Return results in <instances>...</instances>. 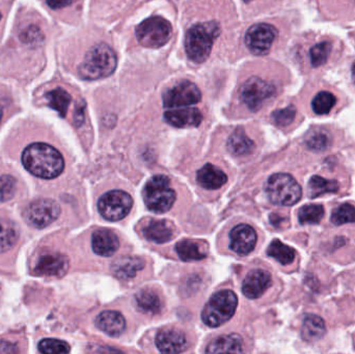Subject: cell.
<instances>
[{
    "label": "cell",
    "mask_w": 355,
    "mask_h": 354,
    "mask_svg": "<svg viewBox=\"0 0 355 354\" xmlns=\"http://www.w3.org/2000/svg\"><path fill=\"white\" fill-rule=\"evenodd\" d=\"M237 305L238 299L233 291H219L211 297L202 310V322L210 328L223 326L233 317Z\"/></svg>",
    "instance_id": "5b68a950"
},
{
    "label": "cell",
    "mask_w": 355,
    "mask_h": 354,
    "mask_svg": "<svg viewBox=\"0 0 355 354\" xmlns=\"http://www.w3.org/2000/svg\"><path fill=\"white\" fill-rule=\"evenodd\" d=\"M16 179L10 175L0 177V202H8L16 193Z\"/></svg>",
    "instance_id": "74e56055"
},
{
    "label": "cell",
    "mask_w": 355,
    "mask_h": 354,
    "mask_svg": "<svg viewBox=\"0 0 355 354\" xmlns=\"http://www.w3.org/2000/svg\"><path fill=\"white\" fill-rule=\"evenodd\" d=\"M156 346L164 353H180L187 348V340L183 333L171 328L162 330L157 335Z\"/></svg>",
    "instance_id": "2e32d148"
},
{
    "label": "cell",
    "mask_w": 355,
    "mask_h": 354,
    "mask_svg": "<svg viewBox=\"0 0 355 354\" xmlns=\"http://www.w3.org/2000/svg\"><path fill=\"white\" fill-rule=\"evenodd\" d=\"M96 326L108 336L119 337L124 333L126 321L119 312L105 311L96 318Z\"/></svg>",
    "instance_id": "d6986e66"
},
{
    "label": "cell",
    "mask_w": 355,
    "mask_h": 354,
    "mask_svg": "<svg viewBox=\"0 0 355 354\" xmlns=\"http://www.w3.org/2000/svg\"><path fill=\"white\" fill-rule=\"evenodd\" d=\"M73 0H46L48 6L53 10H60L72 3Z\"/></svg>",
    "instance_id": "60d3db41"
},
{
    "label": "cell",
    "mask_w": 355,
    "mask_h": 354,
    "mask_svg": "<svg viewBox=\"0 0 355 354\" xmlns=\"http://www.w3.org/2000/svg\"><path fill=\"white\" fill-rule=\"evenodd\" d=\"M336 103H337V98L334 94L329 91H320L313 99L312 108L315 114L323 116V114H329L335 107Z\"/></svg>",
    "instance_id": "836d02e7"
},
{
    "label": "cell",
    "mask_w": 355,
    "mask_h": 354,
    "mask_svg": "<svg viewBox=\"0 0 355 354\" xmlns=\"http://www.w3.org/2000/svg\"><path fill=\"white\" fill-rule=\"evenodd\" d=\"M296 116V109L293 106H288L283 109L275 110L272 114V121L279 127L289 126Z\"/></svg>",
    "instance_id": "f35d334b"
},
{
    "label": "cell",
    "mask_w": 355,
    "mask_h": 354,
    "mask_svg": "<svg viewBox=\"0 0 355 354\" xmlns=\"http://www.w3.org/2000/svg\"><path fill=\"white\" fill-rule=\"evenodd\" d=\"M42 33L37 27H31L27 29L25 33H23L22 39L28 43H35V42H40L42 39Z\"/></svg>",
    "instance_id": "ab89813d"
},
{
    "label": "cell",
    "mask_w": 355,
    "mask_h": 354,
    "mask_svg": "<svg viewBox=\"0 0 355 354\" xmlns=\"http://www.w3.org/2000/svg\"><path fill=\"white\" fill-rule=\"evenodd\" d=\"M331 50H333V47L329 42H320V43L316 44L310 50L311 64L315 68L324 64L331 55Z\"/></svg>",
    "instance_id": "d590c367"
},
{
    "label": "cell",
    "mask_w": 355,
    "mask_h": 354,
    "mask_svg": "<svg viewBox=\"0 0 355 354\" xmlns=\"http://www.w3.org/2000/svg\"><path fill=\"white\" fill-rule=\"evenodd\" d=\"M116 68L114 50L104 43L93 46L79 66V76L85 80H97L110 76Z\"/></svg>",
    "instance_id": "7a4b0ae2"
},
{
    "label": "cell",
    "mask_w": 355,
    "mask_h": 354,
    "mask_svg": "<svg viewBox=\"0 0 355 354\" xmlns=\"http://www.w3.org/2000/svg\"><path fill=\"white\" fill-rule=\"evenodd\" d=\"M309 195L311 197H318L327 193H335L339 191V183L335 180L323 178V177L313 176L309 181Z\"/></svg>",
    "instance_id": "83f0119b"
},
{
    "label": "cell",
    "mask_w": 355,
    "mask_h": 354,
    "mask_svg": "<svg viewBox=\"0 0 355 354\" xmlns=\"http://www.w3.org/2000/svg\"><path fill=\"white\" fill-rule=\"evenodd\" d=\"M132 206V197L123 191H108L98 202L100 214L110 222H118L126 218Z\"/></svg>",
    "instance_id": "ba28073f"
},
{
    "label": "cell",
    "mask_w": 355,
    "mask_h": 354,
    "mask_svg": "<svg viewBox=\"0 0 355 354\" xmlns=\"http://www.w3.org/2000/svg\"><path fill=\"white\" fill-rule=\"evenodd\" d=\"M17 351H18V349L14 344H10L8 342H3L0 344V353H14Z\"/></svg>",
    "instance_id": "b9f144b4"
},
{
    "label": "cell",
    "mask_w": 355,
    "mask_h": 354,
    "mask_svg": "<svg viewBox=\"0 0 355 354\" xmlns=\"http://www.w3.org/2000/svg\"><path fill=\"white\" fill-rule=\"evenodd\" d=\"M22 163L31 174L42 179L56 178L64 168L62 154L44 143H31L26 147L22 154Z\"/></svg>",
    "instance_id": "6da1fadb"
},
{
    "label": "cell",
    "mask_w": 355,
    "mask_h": 354,
    "mask_svg": "<svg viewBox=\"0 0 355 354\" xmlns=\"http://www.w3.org/2000/svg\"><path fill=\"white\" fill-rule=\"evenodd\" d=\"M277 35V30L272 25L266 23L254 24L246 33V46L252 53L265 55L271 49Z\"/></svg>",
    "instance_id": "8fae6325"
},
{
    "label": "cell",
    "mask_w": 355,
    "mask_h": 354,
    "mask_svg": "<svg viewBox=\"0 0 355 354\" xmlns=\"http://www.w3.org/2000/svg\"><path fill=\"white\" fill-rule=\"evenodd\" d=\"M327 328H325L324 321L319 316L310 315L306 316L304 324H302V338L308 342H315L320 340L325 336Z\"/></svg>",
    "instance_id": "d4e9b609"
},
{
    "label": "cell",
    "mask_w": 355,
    "mask_h": 354,
    "mask_svg": "<svg viewBox=\"0 0 355 354\" xmlns=\"http://www.w3.org/2000/svg\"><path fill=\"white\" fill-rule=\"evenodd\" d=\"M202 99L200 89L190 81H182L164 93V104L166 107L176 108L193 105Z\"/></svg>",
    "instance_id": "7c38bea8"
},
{
    "label": "cell",
    "mask_w": 355,
    "mask_h": 354,
    "mask_svg": "<svg viewBox=\"0 0 355 354\" xmlns=\"http://www.w3.org/2000/svg\"><path fill=\"white\" fill-rule=\"evenodd\" d=\"M176 251L180 259L185 262L200 261L206 258L202 247L196 241L185 239L176 245Z\"/></svg>",
    "instance_id": "4316f807"
},
{
    "label": "cell",
    "mask_w": 355,
    "mask_h": 354,
    "mask_svg": "<svg viewBox=\"0 0 355 354\" xmlns=\"http://www.w3.org/2000/svg\"><path fill=\"white\" fill-rule=\"evenodd\" d=\"M164 118L168 124L178 128L198 127L202 120V114L198 108H180L168 110L164 114Z\"/></svg>",
    "instance_id": "ac0fdd59"
},
{
    "label": "cell",
    "mask_w": 355,
    "mask_h": 354,
    "mask_svg": "<svg viewBox=\"0 0 355 354\" xmlns=\"http://www.w3.org/2000/svg\"><path fill=\"white\" fill-rule=\"evenodd\" d=\"M1 118H2V109H1V107H0V121H1Z\"/></svg>",
    "instance_id": "ee69618b"
},
{
    "label": "cell",
    "mask_w": 355,
    "mask_h": 354,
    "mask_svg": "<svg viewBox=\"0 0 355 354\" xmlns=\"http://www.w3.org/2000/svg\"><path fill=\"white\" fill-rule=\"evenodd\" d=\"M352 78H354V82H355V62L354 64H352Z\"/></svg>",
    "instance_id": "7bdbcfd3"
},
{
    "label": "cell",
    "mask_w": 355,
    "mask_h": 354,
    "mask_svg": "<svg viewBox=\"0 0 355 354\" xmlns=\"http://www.w3.org/2000/svg\"><path fill=\"white\" fill-rule=\"evenodd\" d=\"M271 284L272 280L269 272L261 269L252 270L244 278L242 292L248 299H257L266 292Z\"/></svg>",
    "instance_id": "5bb4252c"
},
{
    "label": "cell",
    "mask_w": 355,
    "mask_h": 354,
    "mask_svg": "<svg viewBox=\"0 0 355 354\" xmlns=\"http://www.w3.org/2000/svg\"><path fill=\"white\" fill-rule=\"evenodd\" d=\"M135 33L141 45L148 48H159L170 41L173 28L166 19L151 17L137 26Z\"/></svg>",
    "instance_id": "52a82bcc"
},
{
    "label": "cell",
    "mask_w": 355,
    "mask_h": 354,
    "mask_svg": "<svg viewBox=\"0 0 355 354\" xmlns=\"http://www.w3.org/2000/svg\"><path fill=\"white\" fill-rule=\"evenodd\" d=\"M144 236L152 242L166 243L174 236V229L168 220H150L143 229Z\"/></svg>",
    "instance_id": "ffe728a7"
},
{
    "label": "cell",
    "mask_w": 355,
    "mask_h": 354,
    "mask_svg": "<svg viewBox=\"0 0 355 354\" xmlns=\"http://www.w3.org/2000/svg\"><path fill=\"white\" fill-rule=\"evenodd\" d=\"M60 214V205L55 201L40 199L27 206L24 211V218L31 226L43 229L55 222Z\"/></svg>",
    "instance_id": "9c48e42d"
},
{
    "label": "cell",
    "mask_w": 355,
    "mask_h": 354,
    "mask_svg": "<svg viewBox=\"0 0 355 354\" xmlns=\"http://www.w3.org/2000/svg\"><path fill=\"white\" fill-rule=\"evenodd\" d=\"M324 216V208L319 204L304 206L298 211V220L302 224H317Z\"/></svg>",
    "instance_id": "1f68e13d"
},
{
    "label": "cell",
    "mask_w": 355,
    "mask_h": 354,
    "mask_svg": "<svg viewBox=\"0 0 355 354\" xmlns=\"http://www.w3.org/2000/svg\"><path fill=\"white\" fill-rule=\"evenodd\" d=\"M227 148L234 155H250L254 150V143L246 135L243 129L238 128L230 136Z\"/></svg>",
    "instance_id": "cb8c5ba5"
},
{
    "label": "cell",
    "mask_w": 355,
    "mask_h": 354,
    "mask_svg": "<svg viewBox=\"0 0 355 354\" xmlns=\"http://www.w3.org/2000/svg\"><path fill=\"white\" fill-rule=\"evenodd\" d=\"M46 98H47L48 104H49L50 107L58 112L62 118H64L67 112H68L71 100H72L70 94L64 91V89L58 87V89H53V91H50L49 93L46 94Z\"/></svg>",
    "instance_id": "f546056e"
},
{
    "label": "cell",
    "mask_w": 355,
    "mask_h": 354,
    "mask_svg": "<svg viewBox=\"0 0 355 354\" xmlns=\"http://www.w3.org/2000/svg\"><path fill=\"white\" fill-rule=\"evenodd\" d=\"M269 257L277 260L283 265H289L293 263L296 258V251L292 247H288L279 240H273L267 249Z\"/></svg>",
    "instance_id": "4dcf8cb0"
},
{
    "label": "cell",
    "mask_w": 355,
    "mask_h": 354,
    "mask_svg": "<svg viewBox=\"0 0 355 354\" xmlns=\"http://www.w3.org/2000/svg\"><path fill=\"white\" fill-rule=\"evenodd\" d=\"M92 247L97 255L112 257L120 247V241L114 232L107 229H101L94 232Z\"/></svg>",
    "instance_id": "e0dca14e"
},
{
    "label": "cell",
    "mask_w": 355,
    "mask_h": 354,
    "mask_svg": "<svg viewBox=\"0 0 355 354\" xmlns=\"http://www.w3.org/2000/svg\"><path fill=\"white\" fill-rule=\"evenodd\" d=\"M18 229L14 222L0 220V254L12 249L18 241Z\"/></svg>",
    "instance_id": "f1b7e54d"
},
{
    "label": "cell",
    "mask_w": 355,
    "mask_h": 354,
    "mask_svg": "<svg viewBox=\"0 0 355 354\" xmlns=\"http://www.w3.org/2000/svg\"><path fill=\"white\" fill-rule=\"evenodd\" d=\"M39 351L44 354H62L70 353L68 343L58 339H45L39 344Z\"/></svg>",
    "instance_id": "8d00e7d4"
},
{
    "label": "cell",
    "mask_w": 355,
    "mask_h": 354,
    "mask_svg": "<svg viewBox=\"0 0 355 354\" xmlns=\"http://www.w3.org/2000/svg\"><path fill=\"white\" fill-rule=\"evenodd\" d=\"M256 243V231L248 224H239L230 233V247L239 255L252 253Z\"/></svg>",
    "instance_id": "4fadbf2b"
},
{
    "label": "cell",
    "mask_w": 355,
    "mask_h": 354,
    "mask_svg": "<svg viewBox=\"0 0 355 354\" xmlns=\"http://www.w3.org/2000/svg\"><path fill=\"white\" fill-rule=\"evenodd\" d=\"M137 308L144 313L157 314L162 311V301L155 291L144 289L135 295Z\"/></svg>",
    "instance_id": "484cf974"
},
{
    "label": "cell",
    "mask_w": 355,
    "mask_h": 354,
    "mask_svg": "<svg viewBox=\"0 0 355 354\" xmlns=\"http://www.w3.org/2000/svg\"><path fill=\"white\" fill-rule=\"evenodd\" d=\"M144 201L154 213L170 211L176 202V193L171 186L170 179L162 175L150 179L144 188Z\"/></svg>",
    "instance_id": "277c9868"
},
{
    "label": "cell",
    "mask_w": 355,
    "mask_h": 354,
    "mask_svg": "<svg viewBox=\"0 0 355 354\" xmlns=\"http://www.w3.org/2000/svg\"><path fill=\"white\" fill-rule=\"evenodd\" d=\"M0 18H1V14H0Z\"/></svg>",
    "instance_id": "bcb514c9"
},
{
    "label": "cell",
    "mask_w": 355,
    "mask_h": 354,
    "mask_svg": "<svg viewBox=\"0 0 355 354\" xmlns=\"http://www.w3.org/2000/svg\"><path fill=\"white\" fill-rule=\"evenodd\" d=\"M69 268V260L62 254H48L42 256L35 267L40 276L62 278Z\"/></svg>",
    "instance_id": "9a60e30c"
},
{
    "label": "cell",
    "mask_w": 355,
    "mask_h": 354,
    "mask_svg": "<svg viewBox=\"0 0 355 354\" xmlns=\"http://www.w3.org/2000/svg\"><path fill=\"white\" fill-rule=\"evenodd\" d=\"M244 1L248 2L250 1V0H244Z\"/></svg>",
    "instance_id": "f6af8a7d"
},
{
    "label": "cell",
    "mask_w": 355,
    "mask_h": 354,
    "mask_svg": "<svg viewBox=\"0 0 355 354\" xmlns=\"http://www.w3.org/2000/svg\"><path fill=\"white\" fill-rule=\"evenodd\" d=\"M196 179H198V184L200 186L204 187L205 189H210V191L220 188L227 181V175L220 168L211 163L205 164L198 170Z\"/></svg>",
    "instance_id": "44dd1931"
},
{
    "label": "cell",
    "mask_w": 355,
    "mask_h": 354,
    "mask_svg": "<svg viewBox=\"0 0 355 354\" xmlns=\"http://www.w3.org/2000/svg\"><path fill=\"white\" fill-rule=\"evenodd\" d=\"M243 351L242 340L238 335L221 336L213 340L207 348V353H240Z\"/></svg>",
    "instance_id": "603a6c76"
},
{
    "label": "cell",
    "mask_w": 355,
    "mask_h": 354,
    "mask_svg": "<svg viewBox=\"0 0 355 354\" xmlns=\"http://www.w3.org/2000/svg\"><path fill=\"white\" fill-rule=\"evenodd\" d=\"M266 193L275 205L292 206L302 199V187L288 174H275L266 183Z\"/></svg>",
    "instance_id": "8992f818"
},
{
    "label": "cell",
    "mask_w": 355,
    "mask_h": 354,
    "mask_svg": "<svg viewBox=\"0 0 355 354\" xmlns=\"http://www.w3.org/2000/svg\"><path fill=\"white\" fill-rule=\"evenodd\" d=\"M306 143V147L312 151L322 152L331 147V139L327 131L316 129L309 133Z\"/></svg>",
    "instance_id": "d6a6232c"
},
{
    "label": "cell",
    "mask_w": 355,
    "mask_h": 354,
    "mask_svg": "<svg viewBox=\"0 0 355 354\" xmlns=\"http://www.w3.org/2000/svg\"><path fill=\"white\" fill-rule=\"evenodd\" d=\"M331 222L336 226H343L355 222V207L349 203H344L335 208L331 218Z\"/></svg>",
    "instance_id": "e575fe53"
},
{
    "label": "cell",
    "mask_w": 355,
    "mask_h": 354,
    "mask_svg": "<svg viewBox=\"0 0 355 354\" xmlns=\"http://www.w3.org/2000/svg\"><path fill=\"white\" fill-rule=\"evenodd\" d=\"M275 93V87L271 83L259 77H252L242 85L240 97L250 110L257 112Z\"/></svg>",
    "instance_id": "30bf717a"
},
{
    "label": "cell",
    "mask_w": 355,
    "mask_h": 354,
    "mask_svg": "<svg viewBox=\"0 0 355 354\" xmlns=\"http://www.w3.org/2000/svg\"><path fill=\"white\" fill-rule=\"evenodd\" d=\"M145 267L143 260L137 257H123L114 261L112 272L121 280H129L135 278L137 272Z\"/></svg>",
    "instance_id": "7402d4cb"
},
{
    "label": "cell",
    "mask_w": 355,
    "mask_h": 354,
    "mask_svg": "<svg viewBox=\"0 0 355 354\" xmlns=\"http://www.w3.org/2000/svg\"><path fill=\"white\" fill-rule=\"evenodd\" d=\"M220 33V27L215 21L198 23L188 30L185 39V49L189 60L202 62L210 55L213 43Z\"/></svg>",
    "instance_id": "3957f363"
}]
</instances>
